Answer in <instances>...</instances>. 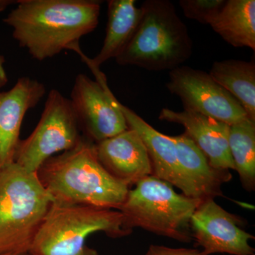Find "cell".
Returning <instances> with one entry per match:
<instances>
[{
    "label": "cell",
    "instance_id": "1",
    "mask_svg": "<svg viewBox=\"0 0 255 255\" xmlns=\"http://www.w3.org/2000/svg\"><path fill=\"white\" fill-rule=\"evenodd\" d=\"M101 1L19 0L3 21L13 38L38 61L80 48L82 37L98 26Z\"/></svg>",
    "mask_w": 255,
    "mask_h": 255
},
{
    "label": "cell",
    "instance_id": "2",
    "mask_svg": "<svg viewBox=\"0 0 255 255\" xmlns=\"http://www.w3.org/2000/svg\"><path fill=\"white\" fill-rule=\"evenodd\" d=\"M54 202L118 210L130 187L110 175L85 137L71 150L46 161L37 172Z\"/></svg>",
    "mask_w": 255,
    "mask_h": 255
},
{
    "label": "cell",
    "instance_id": "3",
    "mask_svg": "<svg viewBox=\"0 0 255 255\" xmlns=\"http://www.w3.org/2000/svg\"><path fill=\"white\" fill-rule=\"evenodd\" d=\"M140 8L136 31L116 62L153 72L181 66L192 54V41L174 5L168 0H146Z\"/></svg>",
    "mask_w": 255,
    "mask_h": 255
},
{
    "label": "cell",
    "instance_id": "4",
    "mask_svg": "<svg viewBox=\"0 0 255 255\" xmlns=\"http://www.w3.org/2000/svg\"><path fill=\"white\" fill-rule=\"evenodd\" d=\"M53 203L36 172L0 169V255L28 253Z\"/></svg>",
    "mask_w": 255,
    "mask_h": 255
},
{
    "label": "cell",
    "instance_id": "5",
    "mask_svg": "<svg viewBox=\"0 0 255 255\" xmlns=\"http://www.w3.org/2000/svg\"><path fill=\"white\" fill-rule=\"evenodd\" d=\"M134 186L118 209L128 230L140 228L182 243L192 241L191 218L202 201L178 194L172 184L152 175Z\"/></svg>",
    "mask_w": 255,
    "mask_h": 255
},
{
    "label": "cell",
    "instance_id": "6",
    "mask_svg": "<svg viewBox=\"0 0 255 255\" xmlns=\"http://www.w3.org/2000/svg\"><path fill=\"white\" fill-rule=\"evenodd\" d=\"M96 232L112 238L131 234L118 210L53 201L32 244V255H82L85 241Z\"/></svg>",
    "mask_w": 255,
    "mask_h": 255
},
{
    "label": "cell",
    "instance_id": "7",
    "mask_svg": "<svg viewBox=\"0 0 255 255\" xmlns=\"http://www.w3.org/2000/svg\"><path fill=\"white\" fill-rule=\"evenodd\" d=\"M82 137L70 99L51 90L36 127L27 138L20 140L14 162L37 173L48 159L74 148Z\"/></svg>",
    "mask_w": 255,
    "mask_h": 255
},
{
    "label": "cell",
    "instance_id": "8",
    "mask_svg": "<svg viewBox=\"0 0 255 255\" xmlns=\"http://www.w3.org/2000/svg\"><path fill=\"white\" fill-rule=\"evenodd\" d=\"M95 75L92 80L84 74L75 78L70 102L82 136L94 143L125 131L127 121L119 109V101L111 92L100 68L83 60Z\"/></svg>",
    "mask_w": 255,
    "mask_h": 255
},
{
    "label": "cell",
    "instance_id": "9",
    "mask_svg": "<svg viewBox=\"0 0 255 255\" xmlns=\"http://www.w3.org/2000/svg\"><path fill=\"white\" fill-rule=\"evenodd\" d=\"M169 76L167 90L180 98L184 110L204 114L229 126L248 118L240 102L209 73L182 65L169 71Z\"/></svg>",
    "mask_w": 255,
    "mask_h": 255
},
{
    "label": "cell",
    "instance_id": "10",
    "mask_svg": "<svg viewBox=\"0 0 255 255\" xmlns=\"http://www.w3.org/2000/svg\"><path fill=\"white\" fill-rule=\"evenodd\" d=\"M246 221L228 212L215 199L202 201L191 218L190 227L196 246L206 255H255L250 241L255 236L243 229Z\"/></svg>",
    "mask_w": 255,
    "mask_h": 255
},
{
    "label": "cell",
    "instance_id": "11",
    "mask_svg": "<svg viewBox=\"0 0 255 255\" xmlns=\"http://www.w3.org/2000/svg\"><path fill=\"white\" fill-rule=\"evenodd\" d=\"M45 94L44 85L28 77L18 79L8 91L0 92V169L14 162L25 115Z\"/></svg>",
    "mask_w": 255,
    "mask_h": 255
},
{
    "label": "cell",
    "instance_id": "12",
    "mask_svg": "<svg viewBox=\"0 0 255 255\" xmlns=\"http://www.w3.org/2000/svg\"><path fill=\"white\" fill-rule=\"evenodd\" d=\"M95 144L97 157L104 168L128 187L152 175L145 146L135 130L128 128Z\"/></svg>",
    "mask_w": 255,
    "mask_h": 255
},
{
    "label": "cell",
    "instance_id": "13",
    "mask_svg": "<svg viewBox=\"0 0 255 255\" xmlns=\"http://www.w3.org/2000/svg\"><path fill=\"white\" fill-rule=\"evenodd\" d=\"M172 137L177 150L183 194L200 201L223 196L221 186L232 179L230 170L213 167L185 132Z\"/></svg>",
    "mask_w": 255,
    "mask_h": 255
},
{
    "label": "cell",
    "instance_id": "14",
    "mask_svg": "<svg viewBox=\"0 0 255 255\" xmlns=\"http://www.w3.org/2000/svg\"><path fill=\"white\" fill-rule=\"evenodd\" d=\"M159 119L180 124L185 133L216 169L235 170L229 146V125L214 118L191 111L175 112L164 108Z\"/></svg>",
    "mask_w": 255,
    "mask_h": 255
},
{
    "label": "cell",
    "instance_id": "15",
    "mask_svg": "<svg viewBox=\"0 0 255 255\" xmlns=\"http://www.w3.org/2000/svg\"><path fill=\"white\" fill-rule=\"evenodd\" d=\"M128 128L135 130L142 139L150 158L152 176L180 189V176L177 150L172 136L157 131L135 114L118 102Z\"/></svg>",
    "mask_w": 255,
    "mask_h": 255
},
{
    "label": "cell",
    "instance_id": "16",
    "mask_svg": "<svg viewBox=\"0 0 255 255\" xmlns=\"http://www.w3.org/2000/svg\"><path fill=\"white\" fill-rule=\"evenodd\" d=\"M108 22L106 36L100 53L90 59L81 49L75 50L82 60L100 68L109 60L115 59L133 36L142 16L141 8L135 6V0L108 1Z\"/></svg>",
    "mask_w": 255,
    "mask_h": 255
},
{
    "label": "cell",
    "instance_id": "17",
    "mask_svg": "<svg viewBox=\"0 0 255 255\" xmlns=\"http://www.w3.org/2000/svg\"><path fill=\"white\" fill-rule=\"evenodd\" d=\"M210 26L231 46L255 50V0H228Z\"/></svg>",
    "mask_w": 255,
    "mask_h": 255
},
{
    "label": "cell",
    "instance_id": "18",
    "mask_svg": "<svg viewBox=\"0 0 255 255\" xmlns=\"http://www.w3.org/2000/svg\"><path fill=\"white\" fill-rule=\"evenodd\" d=\"M210 75L240 102L255 122V64L241 60L214 62Z\"/></svg>",
    "mask_w": 255,
    "mask_h": 255
},
{
    "label": "cell",
    "instance_id": "19",
    "mask_svg": "<svg viewBox=\"0 0 255 255\" xmlns=\"http://www.w3.org/2000/svg\"><path fill=\"white\" fill-rule=\"evenodd\" d=\"M228 146L242 186L255 189V122L247 118L229 126Z\"/></svg>",
    "mask_w": 255,
    "mask_h": 255
},
{
    "label": "cell",
    "instance_id": "20",
    "mask_svg": "<svg viewBox=\"0 0 255 255\" xmlns=\"http://www.w3.org/2000/svg\"><path fill=\"white\" fill-rule=\"evenodd\" d=\"M226 0H181L184 16L203 24H211L226 4Z\"/></svg>",
    "mask_w": 255,
    "mask_h": 255
},
{
    "label": "cell",
    "instance_id": "21",
    "mask_svg": "<svg viewBox=\"0 0 255 255\" xmlns=\"http://www.w3.org/2000/svg\"><path fill=\"white\" fill-rule=\"evenodd\" d=\"M145 255H208L204 252L190 248H172L151 245Z\"/></svg>",
    "mask_w": 255,
    "mask_h": 255
},
{
    "label": "cell",
    "instance_id": "22",
    "mask_svg": "<svg viewBox=\"0 0 255 255\" xmlns=\"http://www.w3.org/2000/svg\"><path fill=\"white\" fill-rule=\"evenodd\" d=\"M15 2L16 1H11V0H0V11H4L6 8ZM4 57L0 54V88L4 87L8 82L7 74L4 66Z\"/></svg>",
    "mask_w": 255,
    "mask_h": 255
},
{
    "label": "cell",
    "instance_id": "23",
    "mask_svg": "<svg viewBox=\"0 0 255 255\" xmlns=\"http://www.w3.org/2000/svg\"><path fill=\"white\" fill-rule=\"evenodd\" d=\"M82 255H100L95 250L92 249V248H88L86 246L85 251H84L83 254Z\"/></svg>",
    "mask_w": 255,
    "mask_h": 255
},
{
    "label": "cell",
    "instance_id": "24",
    "mask_svg": "<svg viewBox=\"0 0 255 255\" xmlns=\"http://www.w3.org/2000/svg\"><path fill=\"white\" fill-rule=\"evenodd\" d=\"M4 255H32L31 253H12V254H7Z\"/></svg>",
    "mask_w": 255,
    "mask_h": 255
}]
</instances>
